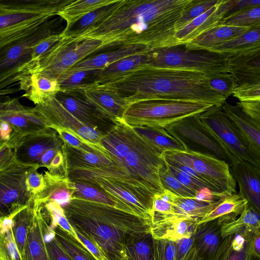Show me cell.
Segmentation results:
<instances>
[{
    "mask_svg": "<svg viewBox=\"0 0 260 260\" xmlns=\"http://www.w3.org/2000/svg\"><path fill=\"white\" fill-rule=\"evenodd\" d=\"M250 27L218 24L186 44L185 47L191 50L209 51L218 45L237 38Z\"/></svg>",
    "mask_w": 260,
    "mask_h": 260,
    "instance_id": "28",
    "label": "cell"
},
{
    "mask_svg": "<svg viewBox=\"0 0 260 260\" xmlns=\"http://www.w3.org/2000/svg\"><path fill=\"white\" fill-rule=\"evenodd\" d=\"M37 168L31 167L27 172L26 183L34 198L42 192L46 186L44 176L36 171Z\"/></svg>",
    "mask_w": 260,
    "mask_h": 260,
    "instance_id": "52",
    "label": "cell"
},
{
    "mask_svg": "<svg viewBox=\"0 0 260 260\" xmlns=\"http://www.w3.org/2000/svg\"><path fill=\"white\" fill-rule=\"evenodd\" d=\"M104 48L102 41L99 40L62 38L40 60L26 65L18 74L30 71H45L57 78L86 57Z\"/></svg>",
    "mask_w": 260,
    "mask_h": 260,
    "instance_id": "8",
    "label": "cell"
},
{
    "mask_svg": "<svg viewBox=\"0 0 260 260\" xmlns=\"http://www.w3.org/2000/svg\"><path fill=\"white\" fill-rule=\"evenodd\" d=\"M104 147L111 159L136 185L153 196L164 190L160 171L164 151L123 122L111 133Z\"/></svg>",
    "mask_w": 260,
    "mask_h": 260,
    "instance_id": "4",
    "label": "cell"
},
{
    "mask_svg": "<svg viewBox=\"0 0 260 260\" xmlns=\"http://www.w3.org/2000/svg\"><path fill=\"white\" fill-rule=\"evenodd\" d=\"M200 219L174 217L151 223V234L154 239L177 241L194 235Z\"/></svg>",
    "mask_w": 260,
    "mask_h": 260,
    "instance_id": "25",
    "label": "cell"
},
{
    "mask_svg": "<svg viewBox=\"0 0 260 260\" xmlns=\"http://www.w3.org/2000/svg\"><path fill=\"white\" fill-rule=\"evenodd\" d=\"M221 107L260 161V125L237 105L225 102Z\"/></svg>",
    "mask_w": 260,
    "mask_h": 260,
    "instance_id": "26",
    "label": "cell"
},
{
    "mask_svg": "<svg viewBox=\"0 0 260 260\" xmlns=\"http://www.w3.org/2000/svg\"><path fill=\"white\" fill-rule=\"evenodd\" d=\"M64 143L76 148H82L86 144L74 134L62 128H55Z\"/></svg>",
    "mask_w": 260,
    "mask_h": 260,
    "instance_id": "54",
    "label": "cell"
},
{
    "mask_svg": "<svg viewBox=\"0 0 260 260\" xmlns=\"http://www.w3.org/2000/svg\"><path fill=\"white\" fill-rule=\"evenodd\" d=\"M206 81L208 86L212 90L226 99L233 94L237 87L235 77L228 72L217 73L206 75Z\"/></svg>",
    "mask_w": 260,
    "mask_h": 260,
    "instance_id": "43",
    "label": "cell"
},
{
    "mask_svg": "<svg viewBox=\"0 0 260 260\" xmlns=\"http://www.w3.org/2000/svg\"><path fill=\"white\" fill-rule=\"evenodd\" d=\"M194 235L190 238H182L175 241V260H182L189 251L193 245Z\"/></svg>",
    "mask_w": 260,
    "mask_h": 260,
    "instance_id": "55",
    "label": "cell"
},
{
    "mask_svg": "<svg viewBox=\"0 0 260 260\" xmlns=\"http://www.w3.org/2000/svg\"><path fill=\"white\" fill-rule=\"evenodd\" d=\"M192 0H121L102 23L79 37L104 48L142 45L150 50L180 45L176 24Z\"/></svg>",
    "mask_w": 260,
    "mask_h": 260,
    "instance_id": "1",
    "label": "cell"
},
{
    "mask_svg": "<svg viewBox=\"0 0 260 260\" xmlns=\"http://www.w3.org/2000/svg\"><path fill=\"white\" fill-rule=\"evenodd\" d=\"M45 238L51 260H72L56 239L50 224Z\"/></svg>",
    "mask_w": 260,
    "mask_h": 260,
    "instance_id": "49",
    "label": "cell"
},
{
    "mask_svg": "<svg viewBox=\"0 0 260 260\" xmlns=\"http://www.w3.org/2000/svg\"><path fill=\"white\" fill-rule=\"evenodd\" d=\"M182 260H203L197 249L192 246L189 251Z\"/></svg>",
    "mask_w": 260,
    "mask_h": 260,
    "instance_id": "58",
    "label": "cell"
},
{
    "mask_svg": "<svg viewBox=\"0 0 260 260\" xmlns=\"http://www.w3.org/2000/svg\"><path fill=\"white\" fill-rule=\"evenodd\" d=\"M72 0L18 1L0 4V50L45 26Z\"/></svg>",
    "mask_w": 260,
    "mask_h": 260,
    "instance_id": "5",
    "label": "cell"
},
{
    "mask_svg": "<svg viewBox=\"0 0 260 260\" xmlns=\"http://www.w3.org/2000/svg\"><path fill=\"white\" fill-rule=\"evenodd\" d=\"M46 219L47 216L42 212V205L34 206V216L22 260H51L45 238L50 226Z\"/></svg>",
    "mask_w": 260,
    "mask_h": 260,
    "instance_id": "20",
    "label": "cell"
},
{
    "mask_svg": "<svg viewBox=\"0 0 260 260\" xmlns=\"http://www.w3.org/2000/svg\"><path fill=\"white\" fill-rule=\"evenodd\" d=\"M33 167L20 165L15 161L1 169V215H9L33 203L28 188L26 177Z\"/></svg>",
    "mask_w": 260,
    "mask_h": 260,
    "instance_id": "14",
    "label": "cell"
},
{
    "mask_svg": "<svg viewBox=\"0 0 260 260\" xmlns=\"http://www.w3.org/2000/svg\"><path fill=\"white\" fill-rule=\"evenodd\" d=\"M153 251L154 260H175L176 242L153 239Z\"/></svg>",
    "mask_w": 260,
    "mask_h": 260,
    "instance_id": "48",
    "label": "cell"
},
{
    "mask_svg": "<svg viewBox=\"0 0 260 260\" xmlns=\"http://www.w3.org/2000/svg\"><path fill=\"white\" fill-rule=\"evenodd\" d=\"M218 24L245 27L260 24V6L250 8L225 17Z\"/></svg>",
    "mask_w": 260,
    "mask_h": 260,
    "instance_id": "45",
    "label": "cell"
},
{
    "mask_svg": "<svg viewBox=\"0 0 260 260\" xmlns=\"http://www.w3.org/2000/svg\"><path fill=\"white\" fill-rule=\"evenodd\" d=\"M213 105L178 100H151L131 103L122 120L132 127L166 128L187 117L200 115Z\"/></svg>",
    "mask_w": 260,
    "mask_h": 260,
    "instance_id": "6",
    "label": "cell"
},
{
    "mask_svg": "<svg viewBox=\"0 0 260 260\" xmlns=\"http://www.w3.org/2000/svg\"><path fill=\"white\" fill-rule=\"evenodd\" d=\"M55 98L80 122L86 126L94 128L105 135L101 129V126L106 120H110L83 98H81L74 94L61 92L58 93Z\"/></svg>",
    "mask_w": 260,
    "mask_h": 260,
    "instance_id": "24",
    "label": "cell"
},
{
    "mask_svg": "<svg viewBox=\"0 0 260 260\" xmlns=\"http://www.w3.org/2000/svg\"><path fill=\"white\" fill-rule=\"evenodd\" d=\"M1 120L8 122L13 128V137L8 143L13 146L21 137L42 132L48 127L45 119L36 108L22 106L18 98L1 103Z\"/></svg>",
    "mask_w": 260,
    "mask_h": 260,
    "instance_id": "15",
    "label": "cell"
},
{
    "mask_svg": "<svg viewBox=\"0 0 260 260\" xmlns=\"http://www.w3.org/2000/svg\"><path fill=\"white\" fill-rule=\"evenodd\" d=\"M55 237L72 260H97L80 241L58 224L53 229Z\"/></svg>",
    "mask_w": 260,
    "mask_h": 260,
    "instance_id": "39",
    "label": "cell"
},
{
    "mask_svg": "<svg viewBox=\"0 0 260 260\" xmlns=\"http://www.w3.org/2000/svg\"><path fill=\"white\" fill-rule=\"evenodd\" d=\"M236 105L260 125V102H239Z\"/></svg>",
    "mask_w": 260,
    "mask_h": 260,
    "instance_id": "53",
    "label": "cell"
},
{
    "mask_svg": "<svg viewBox=\"0 0 260 260\" xmlns=\"http://www.w3.org/2000/svg\"><path fill=\"white\" fill-rule=\"evenodd\" d=\"M15 213L1 218L0 260H22L12 232Z\"/></svg>",
    "mask_w": 260,
    "mask_h": 260,
    "instance_id": "42",
    "label": "cell"
},
{
    "mask_svg": "<svg viewBox=\"0 0 260 260\" xmlns=\"http://www.w3.org/2000/svg\"><path fill=\"white\" fill-rule=\"evenodd\" d=\"M229 73L237 86L260 82V48L226 56Z\"/></svg>",
    "mask_w": 260,
    "mask_h": 260,
    "instance_id": "23",
    "label": "cell"
},
{
    "mask_svg": "<svg viewBox=\"0 0 260 260\" xmlns=\"http://www.w3.org/2000/svg\"><path fill=\"white\" fill-rule=\"evenodd\" d=\"M121 0L98 9L83 16L73 24L66 26L61 31L63 38H78L98 27L116 9Z\"/></svg>",
    "mask_w": 260,
    "mask_h": 260,
    "instance_id": "29",
    "label": "cell"
},
{
    "mask_svg": "<svg viewBox=\"0 0 260 260\" xmlns=\"http://www.w3.org/2000/svg\"><path fill=\"white\" fill-rule=\"evenodd\" d=\"M57 19H51L44 27L23 38L0 51L1 89L31 59L36 46L44 38L57 33Z\"/></svg>",
    "mask_w": 260,
    "mask_h": 260,
    "instance_id": "13",
    "label": "cell"
},
{
    "mask_svg": "<svg viewBox=\"0 0 260 260\" xmlns=\"http://www.w3.org/2000/svg\"><path fill=\"white\" fill-rule=\"evenodd\" d=\"M222 224L217 219L198 225L193 246L203 260H219L223 251Z\"/></svg>",
    "mask_w": 260,
    "mask_h": 260,
    "instance_id": "22",
    "label": "cell"
},
{
    "mask_svg": "<svg viewBox=\"0 0 260 260\" xmlns=\"http://www.w3.org/2000/svg\"><path fill=\"white\" fill-rule=\"evenodd\" d=\"M242 230L256 233L260 231V214L249 203L246 204L240 215L235 220L223 224L221 234L223 238L235 235Z\"/></svg>",
    "mask_w": 260,
    "mask_h": 260,
    "instance_id": "36",
    "label": "cell"
},
{
    "mask_svg": "<svg viewBox=\"0 0 260 260\" xmlns=\"http://www.w3.org/2000/svg\"><path fill=\"white\" fill-rule=\"evenodd\" d=\"M252 250L254 254L260 259V231L255 233L253 236Z\"/></svg>",
    "mask_w": 260,
    "mask_h": 260,
    "instance_id": "57",
    "label": "cell"
},
{
    "mask_svg": "<svg viewBox=\"0 0 260 260\" xmlns=\"http://www.w3.org/2000/svg\"><path fill=\"white\" fill-rule=\"evenodd\" d=\"M220 0H192L185 9L176 24L177 31L182 29L193 20L207 12Z\"/></svg>",
    "mask_w": 260,
    "mask_h": 260,
    "instance_id": "44",
    "label": "cell"
},
{
    "mask_svg": "<svg viewBox=\"0 0 260 260\" xmlns=\"http://www.w3.org/2000/svg\"><path fill=\"white\" fill-rule=\"evenodd\" d=\"M100 85L117 92L129 104L145 100H169L221 107L226 99L208 86L204 74L146 66L118 80Z\"/></svg>",
    "mask_w": 260,
    "mask_h": 260,
    "instance_id": "2",
    "label": "cell"
},
{
    "mask_svg": "<svg viewBox=\"0 0 260 260\" xmlns=\"http://www.w3.org/2000/svg\"><path fill=\"white\" fill-rule=\"evenodd\" d=\"M148 53L132 55L112 63L101 70L95 83L104 84L111 82L136 69L146 66Z\"/></svg>",
    "mask_w": 260,
    "mask_h": 260,
    "instance_id": "32",
    "label": "cell"
},
{
    "mask_svg": "<svg viewBox=\"0 0 260 260\" xmlns=\"http://www.w3.org/2000/svg\"><path fill=\"white\" fill-rule=\"evenodd\" d=\"M125 250L126 260H154L151 233L131 237L126 243Z\"/></svg>",
    "mask_w": 260,
    "mask_h": 260,
    "instance_id": "41",
    "label": "cell"
},
{
    "mask_svg": "<svg viewBox=\"0 0 260 260\" xmlns=\"http://www.w3.org/2000/svg\"><path fill=\"white\" fill-rule=\"evenodd\" d=\"M199 118L235 157L260 168L259 160L221 107L212 106Z\"/></svg>",
    "mask_w": 260,
    "mask_h": 260,
    "instance_id": "12",
    "label": "cell"
},
{
    "mask_svg": "<svg viewBox=\"0 0 260 260\" xmlns=\"http://www.w3.org/2000/svg\"><path fill=\"white\" fill-rule=\"evenodd\" d=\"M151 51L147 46L142 45H124L86 58L71 69L103 70L122 58L137 54H147Z\"/></svg>",
    "mask_w": 260,
    "mask_h": 260,
    "instance_id": "27",
    "label": "cell"
},
{
    "mask_svg": "<svg viewBox=\"0 0 260 260\" xmlns=\"http://www.w3.org/2000/svg\"><path fill=\"white\" fill-rule=\"evenodd\" d=\"M165 129L186 148L188 143L198 145L206 153L226 161L230 167L239 161L205 126L199 115L184 118Z\"/></svg>",
    "mask_w": 260,
    "mask_h": 260,
    "instance_id": "11",
    "label": "cell"
},
{
    "mask_svg": "<svg viewBox=\"0 0 260 260\" xmlns=\"http://www.w3.org/2000/svg\"><path fill=\"white\" fill-rule=\"evenodd\" d=\"M1 144L9 143L13 137V128L8 122L1 120Z\"/></svg>",
    "mask_w": 260,
    "mask_h": 260,
    "instance_id": "56",
    "label": "cell"
},
{
    "mask_svg": "<svg viewBox=\"0 0 260 260\" xmlns=\"http://www.w3.org/2000/svg\"><path fill=\"white\" fill-rule=\"evenodd\" d=\"M114 123L122 120L129 103L113 90L94 83L79 89L77 92Z\"/></svg>",
    "mask_w": 260,
    "mask_h": 260,
    "instance_id": "17",
    "label": "cell"
},
{
    "mask_svg": "<svg viewBox=\"0 0 260 260\" xmlns=\"http://www.w3.org/2000/svg\"><path fill=\"white\" fill-rule=\"evenodd\" d=\"M255 234L242 230L235 235L228 236V243L220 260H260L252 250Z\"/></svg>",
    "mask_w": 260,
    "mask_h": 260,
    "instance_id": "31",
    "label": "cell"
},
{
    "mask_svg": "<svg viewBox=\"0 0 260 260\" xmlns=\"http://www.w3.org/2000/svg\"><path fill=\"white\" fill-rule=\"evenodd\" d=\"M64 144L57 131L48 127L19 138L12 147L14 160L22 165L45 167L50 171L53 158L63 151Z\"/></svg>",
    "mask_w": 260,
    "mask_h": 260,
    "instance_id": "10",
    "label": "cell"
},
{
    "mask_svg": "<svg viewBox=\"0 0 260 260\" xmlns=\"http://www.w3.org/2000/svg\"><path fill=\"white\" fill-rule=\"evenodd\" d=\"M160 179L164 189L170 190L183 198H194L196 192L179 181L168 170L165 165L160 171Z\"/></svg>",
    "mask_w": 260,
    "mask_h": 260,
    "instance_id": "46",
    "label": "cell"
},
{
    "mask_svg": "<svg viewBox=\"0 0 260 260\" xmlns=\"http://www.w3.org/2000/svg\"><path fill=\"white\" fill-rule=\"evenodd\" d=\"M116 0L73 1L62 8L57 15L69 26L90 12L114 3Z\"/></svg>",
    "mask_w": 260,
    "mask_h": 260,
    "instance_id": "37",
    "label": "cell"
},
{
    "mask_svg": "<svg viewBox=\"0 0 260 260\" xmlns=\"http://www.w3.org/2000/svg\"><path fill=\"white\" fill-rule=\"evenodd\" d=\"M34 216L33 204L19 210L12 218V232L14 239L23 259L28 230Z\"/></svg>",
    "mask_w": 260,
    "mask_h": 260,
    "instance_id": "40",
    "label": "cell"
},
{
    "mask_svg": "<svg viewBox=\"0 0 260 260\" xmlns=\"http://www.w3.org/2000/svg\"><path fill=\"white\" fill-rule=\"evenodd\" d=\"M101 70L70 69L57 78L60 92L73 94L79 89L95 83Z\"/></svg>",
    "mask_w": 260,
    "mask_h": 260,
    "instance_id": "34",
    "label": "cell"
},
{
    "mask_svg": "<svg viewBox=\"0 0 260 260\" xmlns=\"http://www.w3.org/2000/svg\"><path fill=\"white\" fill-rule=\"evenodd\" d=\"M260 48V24L250 26L244 33L229 42L218 45L208 51L225 56L241 53Z\"/></svg>",
    "mask_w": 260,
    "mask_h": 260,
    "instance_id": "33",
    "label": "cell"
},
{
    "mask_svg": "<svg viewBox=\"0 0 260 260\" xmlns=\"http://www.w3.org/2000/svg\"><path fill=\"white\" fill-rule=\"evenodd\" d=\"M165 164L170 172L183 185L196 193L204 187V184L190 177L185 173L169 165L165 160Z\"/></svg>",
    "mask_w": 260,
    "mask_h": 260,
    "instance_id": "51",
    "label": "cell"
},
{
    "mask_svg": "<svg viewBox=\"0 0 260 260\" xmlns=\"http://www.w3.org/2000/svg\"><path fill=\"white\" fill-rule=\"evenodd\" d=\"M239 192L260 214V168L244 160L230 167Z\"/></svg>",
    "mask_w": 260,
    "mask_h": 260,
    "instance_id": "21",
    "label": "cell"
},
{
    "mask_svg": "<svg viewBox=\"0 0 260 260\" xmlns=\"http://www.w3.org/2000/svg\"><path fill=\"white\" fill-rule=\"evenodd\" d=\"M247 200L240 193L222 198L219 204L203 217L199 224L218 219L222 225L235 220L243 211Z\"/></svg>",
    "mask_w": 260,
    "mask_h": 260,
    "instance_id": "30",
    "label": "cell"
},
{
    "mask_svg": "<svg viewBox=\"0 0 260 260\" xmlns=\"http://www.w3.org/2000/svg\"><path fill=\"white\" fill-rule=\"evenodd\" d=\"M231 0H220L207 12L176 32L180 45H186L191 40L218 25L229 14Z\"/></svg>",
    "mask_w": 260,
    "mask_h": 260,
    "instance_id": "18",
    "label": "cell"
},
{
    "mask_svg": "<svg viewBox=\"0 0 260 260\" xmlns=\"http://www.w3.org/2000/svg\"><path fill=\"white\" fill-rule=\"evenodd\" d=\"M139 135L165 151H183L188 149L180 141L164 128L147 126L132 127Z\"/></svg>",
    "mask_w": 260,
    "mask_h": 260,
    "instance_id": "38",
    "label": "cell"
},
{
    "mask_svg": "<svg viewBox=\"0 0 260 260\" xmlns=\"http://www.w3.org/2000/svg\"><path fill=\"white\" fill-rule=\"evenodd\" d=\"M146 66L186 70L208 75L228 72L226 56L203 50H191L185 45L151 51Z\"/></svg>",
    "mask_w": 260,
    "mask_h": 260,
    "instance_id": "7",
    "label": "cell"
},
{
    "mask_svg": "<svg viewBox=\"0 0 260 260\" xmlns=\"http://www.w3.org/2000/svg\"><path fill=\"white\" fill-rule=\"evenodd\" d=\"M62 207L73 229L93 242L109 260H126L128 240L151 233L150 221L107 205L73 196Z\"/></svg>",
    "mask_w": 260,
    "mask_h": 260,
    "instance_id": "3",
    "label": "cell"
},
{
    "mask_svg": "<svg viewBox=\"0 0 260 260\" xmlns=\"http://www.w3.org/2000/svg\"><path fill=\"white\" fill-rule=\"evenodd\" d=\"M62 38L61 32L51 35L43 39L35 47L30 61L25 66L36 62L40 60L46 53L57 44Z\"/></svg>",
    "mask_w": 260,
    "mask_h": 260,
    "instance_id": "47",
    "label": "cell"
},
{
    "mask_svg": "<svg viewBox=\"0 0 260 260\" xmlns=\"http://www.w3.org/2000/svg\"><path fill=\"white\" fill-rule=\"evenodd\" d=\"M163 158L177 161L194 170L210 183L228 194L237 193L236 181L225 161L198 151H165Z\"/></svg>",
    "mask_w": 260,
    "mask_h": 260,
    "instance_id": "9",
    "label": "cell"
},
{
    "mask_svg": "<svg viewBox=\"0 0 260 260\" xmlns=\"http://www.w3.org/2000/svg\"><path fill=\"white\" fill-rule=\"evenodd\" d=\"M74 182L86 183L96 187L128 206L136 216L151 222L152 215L147 207L125 186L102 178L83 177Z\"/></svg>",
    "mask_w": 260,
    "mask_h": 260,
    "instance_id": "19",
    "label": "cell"
},
{
    "mask_svg": "<svg viewBox=\"0 0 260 260\" xmlns=\"http://www.w3.org/2000/svg\"><path fill=\"white\" fill-rule=\"evenodd\" d=\"M18 82L22 95L35 105H42L54 98L60 92L57 78L52 74L40 71H30L16 75L8 83Z\"/></svg>",
    "mask_w": 260,
    "mask_h": 260,
    "instance_id": "16",
    "label": "cell"
},
{
    "mask_svg": "<svg viewBox=\"0 0 260 260\" xmlns=\"http://www.w3.org/2000/svg\"><path fill=\"white\" fill-rule=\"evenodd\" d=\"M223 197L213 202H206L198 201L194 198H183L175 194L173 202L175 215L201 220L214 209Z\"/></svg>",
    "mask_w": 260,
    "mask_h": 260,
    "instance_id": "35",
    "label": "cell"
},
{
    "mask_svg": "<svg viewBox=\"0 0 260 260\" xmlns=\"http://www.w3.org/2000/svg\"><path fill=\"white\" fill-rule=\"evenodd\" d=\"M233 94L240 102H260V82L238 86Z\"/></svg>",
    "mask_w": 260,
    "mask_h": 260,
    "instance_id": "50",
    "label": "cell"
},
{
    "mask_svg": "<svg viewBox=\"0 0 260 260\" xmlns=\"http://www.w3.org/2000/svg\"><path fill=\"white\" fill-rule=\"evenodd\" d=\"M105 260H109L108 258L105 259Z\"/></svg>",
    "mask_w": 260,
    "mask_h": 260,
    "instance_id": "59",
    "label": "cell"
}]
</instances>
